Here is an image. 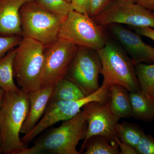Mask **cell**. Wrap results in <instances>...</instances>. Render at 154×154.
Here are the masks:
<instances>
[{"mask_svg": "<svg viewBox=\"0 0 154 154\" xmlns=\"http://www.w3.org/2000/svg\"><path fill=\"white\" fill-rule=\"evenodd\" d=\"M29 93L21 90L6 92L0 108V145L2 153L22 154L27 148L20 138L29 110Z\"/></svg>", "mask_w": 154, "mask_h": 154, "instance_id": "6da1fadb", "label": "cell"}, {"mask_svg": "<svg viewBox=\"0 0 154 154\" xmlns=\"http://www.w3.org/2000/svg\"><path fill=\"white\" fill-rule=\"evenodd\" d=\"M88 122L86 113L81 110L73 117L63 121L38 140L22 154H80L77 146L85 138Z\"/></svg>", "mask_w": 154, "mask_h": 154, "instance_id": "7a4b0ae2", "label": "cell"}, {"mask_svg": "<svg viewBox=\"0 0 154 154\" xmlns=\"http://www.w3.org/2000/svg\"><path fill=\"white\" fill-rule=\"evenodd\" d=\"M45 47L38 42L25 37L16 47L14 78L22 91L30 93L42 88Z\"/></svg>", "mask_w": 154, "mask_h": 154, "instance_id": "3957f363", "label": "cell"}, {"mask_svg": "<svg viewBox=\"0 0 154 154\" xmlns=\"http://www.w3.org/2000/svg\"><path fill=\"white\" fill-rule=\"evenodd\" d=\"M98 52L102 62L103 83L119 85L129 92L140 91L134 64L117 41L108 38Z\"/></svg>", "mask_w": 154, "mask_h": 154, "instance_id": "277c9868", "label": "cell"}, {"mask_svg": "<svg viewBox=\"0 0 154 154\" xmlns=\"http://www.w3.org/2000/svg\"><path fill=\"white\" fill-rule=\"evenodd\" d=\"M110 87L103 83L96 92L79 100L48 102L40 121L30 132L21 138V140L25 144L28 143L49 127L59 122L66 121L73 117L87 103L92 102H107L109 99Z\"/></svg>", "mask_w": 154, "mask_h": 154, "instance_id": "5b68a950", "label": "cell"}, {"mask_svg": "<svg viewBox=\"0 0 154 154\" xmlns=\"http://www.w3.org/2000/svg\"><path fill=\"white\" fill-rule=\"evenodd\" d=\"M108 37L106 28L88 14L71 11L63 22L58 38L98 51L104 47Z\"/></svg>", "mask_w": 154, "mask_h": 154, "instance_id": "8992f818", "label": "cell"}, {"mask_svg": "<svg viewBox=\"0 0 154 154\" xmlns=\"http://www.w3.org/2000/svg\"><path fill=\"white\" fill-rule=\"evenodd\" d=\"M23 37L49 46L57 40L63 21L39 7L35 1L26 3L20 10Z\"/></svg>", "mask_w": 154, "mask_h": 154, "instance_id": "52a82bcc", "label": "cell"}, {"mask_svg": "<svg viewBox=\"0 0 154 154\" xmlns=\"http://www.w3.org/2000/svg\"><path fill=\"white\" fill-rule=\"evenodd\" d=\"M101 68L102 62L97 51L79 46L65 78L75 84L86 96H89L100 88Z\"/></svg>", "mask_w": 154, "mask_h": 154, "instance_id": "ba28073f", "label": "cell"}, {"mask_svg": "<svg viewBox=\"0 0 154 154\" xmlns=\"http://www.w3.org/2000/svg\"><path fill=\"white\" fill-rule=\"evenodd\" d=\"M103 27L112 24H125L132 28H154L152 11L137 3L118 0L93 18Z\"/></svg>", "mask_w": 154, "mask_h": 154, "instance_id": "9c48e42d", "label": "cell"}, {"mask_svg": "<svg viewBox=\"0 0 154 154\" xmlns=\"http://www.w3.org/2000/svg\"><path fill=\"white\" fill-rule=\"evenodd\" d=\"M79 46L63 38L45 47L42 88L54 86L65 77Z\"/></svg>", "mask_w": 154, "mask_h": 154, "instance_id": "30bf717a", "label": "cell"}, {"mask_svg": "<svg viewBox=\"0 0 154 154\" xmlns=\"http://www.w3.org/2000/svg\"><path fill=\"white\" fill-rule=\"evenodd\" d=\"M83 110L87 116L88 127L81 153L87 141L94 136H102L111 142L115 141L116 138L119 137L116 126L119 120L110 111L108 100L105 103L89 102L83 107Z\"/></svg>", "mask_w": 154, "mask_h": 154, "instance_id": "8fae6325", "label": "cell"}, {"mask_svg": "<svg viewBox=\"0 0 154 154\" xmlns=\"http://www.w3.org/2000/svg\"><path fill=\"white\" fill-rule=\"evenodd\" d=\"M105 27L121 45L134 65L154 63V47L145 43L138 33L121 24H110Z\"/></svg>", "mask_w": 154, "mask_h": 154, "instance_id": "7c38bea8", "label": "cell"}, {"mask_svg": "<svg viewBox=\"0 0 154 154\" xmlns=\"http://www.w3.org/2000/svg\"><path fill=\"white\" fill-rule=\"evenodd\" d=\"M35 0H0V35H21L20 10Z\"/></svg>", "mask_w": 154, "mask_h": 154, "instance_id": "4fadbf2b", "label": "cell"}, {"mask_svg": "<svg viewBox=\"0 0 154 154\" xmlns=\"http://www.w3.org/2000/svg\"><path fill=\"white\" fill-rule=\"evenodd\" d=\"M54 86L42 87L39 90L29 93L30 110L21 128V133H28L40 121L49 102Z\"/></svg>", "mask_w": 154, "mask_h": 154, "instance_id": "5bb4252c", "label": "cell"}, {"mask_svg": "<svg viewBox=\"0 0 154 154\" xmlns=\"http://www.w3.org/2000/svg\"><path fill=\"white\" fill-rule=\"evenodd\" d=\"M108 102L110 111L119 120L131 117L129 92L124 87L117 85H110Z\"/></svg>", "mask_w": 154, "mask_h": 154, "instance_id": "9a60e30c", "label": "cell"}, {"mask_svg": "<svg viewBox=\"0 0 154 154\" xmlns=\"http://www.w3.org/2000/svg\"><path fill=\"white\" fill-rule=\"evenodd\" d=\"M131 116L144 122L154 119V102L146 98L140 91L129 92Z\"/></svg>", "mask_w": 154, "mask_h": 154, "instance_id": "2e32d148", "label": "cell"}, {"mask_svg": "<svg viewBox=\"0 0 154 154\" xmlns=\"http://www.w3.org/2000/svg\"><path fill=\"white\" fill-rule=\"evenodd\" d=\"M16 53V47L11 50L0 59V88L5 92L20 90L14 81L13 65Z\"/></svg>", "mask_w": 154, "mask_h": 154, "instance_id": "e0dca14e", "label": "cell"}, {"mask_svg": "<svg viewBox=\"0 0 154 154\" xmlns=\"http://www.w3.org/2000/svg\"><path fill=\"white\" fill-rule=\"evenodd\" d=\"M86 96L78 86L64 78L54 86L49 102L79 100Z\"/></svg>", "mask_w": 154, "mask_h": 154, "instance_id": "ac0fdd59", "label": "cell"}, {"mask_svg": "<svg viewBox=\"0 0 154 154\" xmlns=\"http://www.w3.org/2000/svg\"><path fill=\"white\" fill-rule=\"evenodd\" d=\"M135 69L141 93L154 102V64H137Z\"/></svg>", "mask_w": 154, "mask_h": 154, "instance_id": "d6986e66", "label": "cell"}, {"mask_svg": "<svg viewBox=\"0 0 154 154\" xmlns=\"http://www.w3.org/2000/svg\"><path fill=\"white\" fill-rule=\"evenodd\" d=\"M85 154H119L116 141L111 142L102 136H94L89 139L84 146Z\"/></svg>", "mask_w": 154, "mask_h": 154, "instance_id": "ffe728a7", "label": "cell"}, {"mask_svg": "<svg viewBox=\"0 0 154 154\" xmlns=\"http://www.w3.org/2000/svg\"><path fill=\"white\" fill-rule=\"evenodd\" d=\"M41 8L51 13L63 22L71 11H74L71 3L65 0H35Z\"/></svg>", "mask_w": 154, "mask_h": 154, "instance_id": "44dd1931", "label": "cell"}, {"mask_svg": "<svg viewBox=\"0 0 154 154\" xmlns=\"http://www.w3.org/2000/svg\"><path fill=\"white\" fill-rule=\"evenodd\" d=\"M119 137L123 142L136 148L144 133L137 125L124 122L116 126Z\"/></svg>", "mask_w": 154, "mask_h": 154, "instance_id": "7402d4cb", "label": "cell"}, {"mask_svg": "<svg viewBox=\"0 0 154 154\" xmlns=\"http://www.w3.org/2000/svg\"><path fill=\"white\" fill-rule=\"evenodd\" d=\"M21 35L1 36L0 35V59L8 51L18 46L22 40Z\"/></svg>", "mask_w": 154, "mask_h": 154, "instance_id": "603a6c76", "label": "cell"}, {"mask_svg": "<svg viewBox=\"0 0 154 154\" xmlns=\"http://www.w3.org/2000/svg\"><path fill=\"white\" fill-rule=\"evenodd\" d=\"M118 0H90L88 14L91 18L98 16Z\"/></svg>", "mask_w": 154, "mask_h": 154, "instance_id": "cb8c5ba5", "label": "cell"}, {"mask_svg": "<svg viewBox=\"0 0 154 154\" xmlns=\"http://www.w3.org/2000/svg\"><path fill=\"white\" fill-rule=\"evenodd\" d=\"M135 149L137 154H154V139L144 133Z\"/></svg>", "mask_w": 154, "mask_h": 154, "instance_id": "d4e9b609", "label": "cell"}, {"mask_svg": "<svg viewBox=\"0 0 154 154\" xmlns=\"http://www.w3.org/2000/svg\"><path fill=\"white\" fill-rule=\"evenodd\" d=\"M90 2V0H72L71 3L75 11L88 14Z\"/></svg>", "mask_w": 154, "mask_h": 154, "instance_id": "484cf974", "label": "cell"}, {"mask_svg": "<svg viewBox=\"0 0 154 154\" xmlns=\"http://www.w3.org/2000/svg\"><path fill=\"white\" fill-rule=\"evenodd\" d=\"M116 142L117 143L120 150L119 154H137L136 150L129 145L123 142L119 137L115 139Z\"/></svg>", "mask_w": 154, "mask_h": 154, "instance_id": "4316f807", "label": "cell"}, {"mask_svg": "<svg viewBox=\"0 0 154 154\" xmlns=\"http://www.w3.org/2000/svg\"><path fill=\"white\" fill-rule=\"evenodd\" d=\"M136 33L141 36H145L150 38L154 41V29L149 28H132Z\"/></svg>", "mask_w": 154, "mask_h": 154, "instance_id": "83f0119b", "label": "cell"}, {"mask_svg": "<svg viewBox=\"0 0 154 154\" xmlns=\"http://www.w3.org/2000/svg\"><path fill=\"white\" fill-rule=\"evenodd\" d=\"M136 3L146 8L154 11V0H136Z\"/></svg>", "mask_w": 154, "mask_h": 154, "instance_id": "f1b7e54d", "label": "cell"}, {"mask_svg": "<svg viewBox=\"0 0 154 154\" xmlns=\"http://www.w3.org/2000/svg\"><path fill=\"white\" fill-rule=\"evenodd\" d=\"M5 91H4L2 88H0V108L2 107L4 96H5Z\"/></svg>", "mask_w": 154, "mask_h": 154, "instance_id": "f546056e", "label": "cell"}, {"mask_svg": "<svg viewBox=\"0 0 154 154\" xmlns=\"http://www.w3.org/2000/svg\"><path fill=\"white\" fill-rule=\"evenodd\" d=\"M127 1L131 2L136 3V0H127Z\"/></svg>", "mask_w": 154, "mask_h": 154, "instance_id": "4dcf8cb0", "label": "cell"}, {"mask_svg": "<svg viewBox=\"0 0 154 154\" xmlns=\"http://www.w3.org/2000/svg\"><path fill=\"white\" fill-rule=\"evenodd\" d=\"M65 1H67V2H69L71 3L72 0H65Z\"/></svg>", "mask_w": 154, "mask_h": 154, "instance_id": "1f68e13d", "label": "cell"}, {"mask_svg": "<svg viewBox=\"0 0 154 154\" xmlns=\"http://www.w3.org/2000/svg\"><path fill=\"white\" fill-rule=\"evenodd\" d=\"M0 153H2V148H1V145H0Z\"/></svg>", "mask_w": 154, "mask_h": 154, "instance_id": "d6a6232c", "label": "cell"}, {"mask_svg": "<svg viewBox=\"0 0 154 154\" xmlns=\"http://www.w3.org/2000/svg\"><path fill=\"white\" fill-rule=\"evenodd\" d=\"M153 14H154V11H153Z\"/></svg>", "mask_w": 154, "mask_h": 154, "instance_id": "836d02e7", "label": "cell"}]
</instances>
